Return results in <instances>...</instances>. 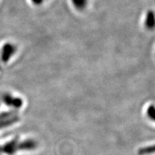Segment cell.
<instances>
[{"label":"cell","mask_w":155,"mask_h":155,"mask_svg":"<svg viewBox=\"0 0 155 155\" xmlns=\"http://www.w3.org/2000/svg\"><path fill=\"white\" fill-rule=\"evenodd\" d=\"M15 113L14 112H5V113H2L0 114V121L2 120H5L7 119H9V118H11V116H13V114Z\"/></svg>","instance_id":"8"},{"label":"cell","mask_w":155,"mask_h":155,"mask_svg":"<svg viewBox=\"0 0 155 155\" xmlns=\"http://www.w3.org/2000/svg\"><path fill=\"white\" fill-rule=\"evenodd\" d=\"M19 120V117H17V116H12L11 118H9V119L2 120V121H0V129L8 127L9 126L14 124L18 121Z\"/></svg>","instance_id":"5"},{"label":"cell","mask_w":155,"mask_h":155,"mask_svg":"<svg viewBox=\"0 0 155 155\" xmlns=\"http://www.w3.org/2000/svg\"><path fill=\"white\" fill-rule=\"evenodd\" d=\"M18 137H15L14 139L6 143L3 146L0 147V152L5 153L9 155L14 154L17 151H18Z\"/></svg>","instance_id":"1"},{"label":"cell","mask_w":155,"mask_h":155,"mask_svg":"<svg viewBox=\"0 0 155 155\" xmlns=\"http://www.w3.org/2000/svg\"><path fill=\"white\" fill-rule=\"evenodd\" d=\"M13 97H12L9 95H5L3 98V101L5 103V104H7V106H11L12 105V101Z\"/></svg>","instance_id":"9"},{"label":"cell","mask_w":155,"mask_h":155,"mask_svg":"<svg viewBox=\"0 0 155 155\" xmlns=\"http://www.w3.org/2000/svg\"><path fill=\"white\" fill-rule=\"evenodd\" d=\"M15 52L14 46L10 44H6L2 50L1 58L4 62L8 61L11 55H13Z\"/></svg>","instance_id":"3"},{"label":"cell","mask_w":155,"mask_h":155,"mask_svg":"<svg viewBox=\"0 0 155 155\" xmlns=\"http://www.w3.org/2000/svg\"><path fill=\"white\" fill-rule=\"evenodd\" d=\"M147 114L151 120L155 121V106L151 105L147 108Z\"/></svg>","instance_id":"7"},{"label":"cell","mask_w":155,"mask_h":155,"mask_svg":"<svg viewBox=\"0 0 155 155\" xmlns=\"http://www.w3.org/2000/svg\"><path fill=\"white\" fill-rule=\"evenodd\" d=\"M155 153V144L152 146H148L140 148L138 151V154L139 155H146Z\"/></svg>","instance_id":"6"},{"label":"cell","mask_w":155,"mask_h":155,"mask_svg":"<svg viewBox=\"0 0 155 155\" xmlns=\"http://www.w3.org/2000/svg\"><path fill=\"white\" fill-rule=\"evenodd\" d=\"M38 147V143L33 139H27L19 142L18 144V150L21 151H30L34 150Z\"/></svg>","instance_id":"2"},{"label":"cell","mask_w":155,"mask_h":155,"mask_svg":"<svg viewBox=\"0 0 155 155\" xmlns=\"http://www.w3.org/2000/svg\"><path fill=\"white\" fill-rule=\"evenodd\" d=\"M145 24H146L147 28L150 30H152L155 28V13L153 11L150 10L148 12Z\"/></svg>","instance_id":"4"}]
</instances>
